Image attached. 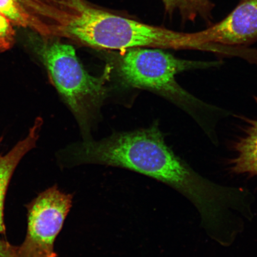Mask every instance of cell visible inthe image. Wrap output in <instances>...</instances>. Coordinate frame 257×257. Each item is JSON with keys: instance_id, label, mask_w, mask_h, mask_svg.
I'll list each match as a JSON object with an SVG mask.
<instances>
[{"instance_id": "6da1fadb", "label": "cell", "mask_w": 257, "mask_h": 257, "mask_svg": "<svg viewBox=\"0 0 257 257\" xmlns=\"http://www.w3.org/2000/svg\"><path fill=\"white\" fill-rule=\"evenodd\" d=\"M63 166L99 164L150 177L188 194L197 185L198 173L167 146L157 124L145 130L86 141L65 152Z\"/></svg>"}, {"instance_id": "7a4b0ae2", "label": "cell", "mask_w": 257, "mask_h": 257, "mask_svg": "<svg viewBox=\"0 0 257 257\" xmlns=\"http://www.w3.org/2000/svg\"><path fill=\"white\" fill-rule=\"evenodd\" d=\"M27 43L46 67L54 86L83 124L107 94L110 70L95 77L86 71L70 45L57 38L40 36L30 32Z\"/></svg>"}, {"instance_id": "3957f363", "label": "cell", "mask_w": 257, "mask_h": 257, "mask_svg": "<svg viewBox=\"0 0 257 257\" xmlns=\"http://www.w3.org/2000/svg\"><path fill=\"white\" fill-rule=\"evenodd\" d=\"M63 37L104 49L191 48L188 33L141 23L92 6L69 26Z\"/></svg>"}, {"instance_id": "277c9868", "label": "cell", "mask_w": 257, "mask_h": 257, "mask_svg": "<svg viewBox=\"0 0 257 257\" xmlns=\"http://www.w3.org/2000/svg\"><path fill=\"white\" fill-rule=\"evenodd\" d=\"M215 64L179 59L159 49L134 48L124 50L118 71L124 81L134 87L186 98L189 96L177 84L175 76L186 70Z\"/></svg>"}, {"instance_id": "5b68a950", "label": "cell", "mask_w": 257, "mask_h": 257, "mask_svg": "<svg viewBox=\"0 0 257 257\" xmlns=\"http://www.w3.org/2000/svg\"><path fill=\"white\" fill-rule=\"evenodd\" d=\"M72 201V194H66L54 185L26 205L27 232L23 243L17 246L18 257H58L54 242Z\"/></svg>"}, {"instance_id": "8992f818", "label": "cell", "mask_w": 257, "mask_h": 257, "mask_svg": "<svg viewBox=\"0 0 257 257\" xmlns=\"http://www.w3.org/2000/svg\"><path fill=\"white\" fill-rule=\"evenodd\" d=\"M89 5L86 0H0V13L15 28L60 38Z\"/></svg>"}, {"instance_id": "52a82bcc", "label": "cell", "mask_w": 257, "mask_h": 257, "mask_svg": "<svg viewBox=\"0 0 257 257\" xmlns=\"http://www.w3.org/2000/svg\"><path fill=\"white\" fill-rule=\"evenodd\" d=\"M192 43L199 49L213 44L249 46L257 41V0H240L226 18L201 31L189 33Z\"/></svg>"}, {"instance_id": "ba28073f", "label": "cell", "mask_w": 257, "mask_h": 257, "mask_svg": "<svg viewBox=\"0 0 257 257\" xmlns=\"http://www.w3.org/2000/svg\"><path fill=\"white\" fill-rule=\"evenodd\" d=\"M41 126L42 120L38 118L30 128L27 137L19 141L5 155L0 154V234H4L6 231L5 202L10 182L19 163L36 146ZM2 140L3 138H0V145Z\"/></svg>"}, {"instance_id": "9c48e42d", "label": "cell", "mask_w": 257, "mask_h": 257, "mask_svg": "<svg viewBox=\"0 0 257 257\" xmlns=\"http://www.w3.org/2000/svg\"><path fill=\"white\" fill-rule=\"evenodd\" d=\"M234 149L236 156L230 162L232 171L237 174L257 175V120L250 121Z\"/></svg>"}, {"instance_id": "30bf717a", "label": "cell", "mask_w": 257, "mask_h": 257, "mask_svg": "<svg viewBox=\"0 0 257 257\" xmlns=\"http://www.w3.org/2000/svg\"><path fill=\"white\" fill-rule=\"evenodd\" d=\"M166 14L172 17L175 12L181 16L183 23L194 22L198 18L210 25L215 5L211 0H162Z\"/></svg>"}, {"instance_id": "8fae6325", "label": "cell", "mask_w": 257, "mask_h": 257, "mask_svg": "<svg viewBox=\"0 0 257 257\" xmlns=\"http://www.w3.org/2000/svg\"><path fill=\"white\" fill-rule=\"evenodd\" d=\"M16 36L14 25L0 13V53L6 52L14 47Z\"/></svg>"}, {"instance_id": "7c38bea8", "label": "cell", "mask_w": 257, "mask_h": 257, "mask_svg": "<svg viewBox=\"0 0 257 257\" xmlns=\"http://www.w3.org/2000/svg\"><path fill=\"white\" fill-rule=\"evenodd\" d=\"M0 257H18L17 246L5 240H0Z\"/></svg>"}]
</instances>
